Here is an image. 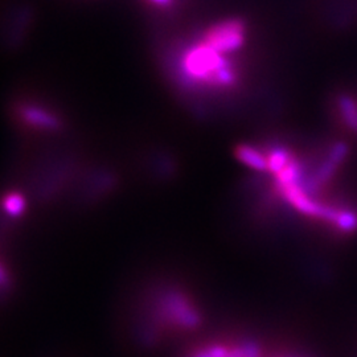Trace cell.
<instances>
[{"instance_id": "1", "label": "cell", "mask_w": 357, "mask_h": 357, "mask_svg": "<svg viewBox=\"0 0 357 357\" xmlns=\"http://www.w3.org/2000/svg\"><path fill=\"white\" fill-rule=\"evenodd\" d=\"M180 66L190 81L212 88H229L236 72L227 54L216 51L204 40L190 45L181 56Z\"/></svg>"}, {"instance_id": "2", "label": "cell", "mask_w": 357, "mask_h": 357, "mask_svg": "<svg viewBox=\"0 0 357 357\" xmlns=\"http://www.w3.org/2000/svg\"><path fill=\"white\" fill-rule=\"evenodd\" d=\"M202 38L216 51L228 56L243 48L246 40V28L238 19H225L205 29Z\"/></svg>"}, {"instance_id": "3", "label": "cell", "mask_w": 357, "mask_h": 357, "mask_svg": "<svg viewBox=\"0 0 357 357\" xmlns=\"http://www.w3.org/2000/svg\"><path fill=\"white\" fill-rule=\"evenodd\" d=\"M331 114L342 132L357 138V91H339L332 100Z\"/></svg>"}, {"instance_id": "4", "label": "cell", "mask_w": 357, "mask_h": 357, "mask_svg": "<svg viewBox=\"0 0 357 357\" xmlns=\"http://www.w3.org/2000/svg\"><path fill=\"white\" fill-rule=\"evenodd\" d=\"M4 208L7 209V212L11 215V216H19L24 208V202H23V197L20 195H16L13 193L10 195L6 202H4Z\"/></svg>"}, {"instance_id": "5", "label": "cell", "mask_w": 357, "mask_h": 357, "mask_svg": "<svg viewBox=\"0 0 357 357\" xmlns=\"http://www.w3.org/2000/svg\"><path fill=\"white\" fill-rule=\"evenodd\" d=\"M153 4H158V6H167L171 0H150Z\"/></svg>"}]
</instances>
